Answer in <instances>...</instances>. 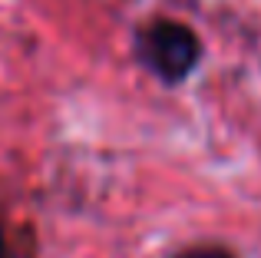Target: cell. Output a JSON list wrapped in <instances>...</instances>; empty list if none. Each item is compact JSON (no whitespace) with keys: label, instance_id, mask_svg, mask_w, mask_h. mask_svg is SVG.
I'll use <instances>...</instances> for the list:
<instances>
[{"label":"cell","instance_id":"cell-2","mask_svg":"<svg viewBox=\"0 0 261 258\" xmlns=\"http://www.w3.org/2000/svg\"><path fill=\"white\" fill-rule=\"evenodd\" d=\"M172 258H238V255L225 245H195V248H185V252H178Z\"/></svg>","mask_w":261,"mask_h":258},{"label":"cell","instance_id":"cell-3","mask_svg":"<svg viewBox=\"0 0 261 258\" xmlns=\"http://www.w3.org/2000/svg\"><path fill=\"white\" fill-rule=\"evenodd\" d=\"M0 258H10V245H7V235L0 228Z\"/></svg>","mask_w":261,"mask_h":258},{"label":"cell","instance_id":"cell-1","mask_svg":"<svg viewBox=\"0 0 261 258\" xmlns=\"http://www.w3.org/2000/svg\"><path fill=\"white\" fill-rule=\"evenodd\" d=\"M136 57L155 80H162L166 86H178L202 63V40L189 23L162 17L152 20L146 30H139Z\"/></svg>","mask_w":261,"mask_h":258}]
</instances>
